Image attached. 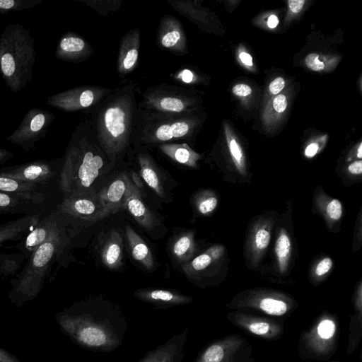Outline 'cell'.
Wrapping results in <instances>:
<instances>
[{
  "mask_svg": "<svg viewBox=\"0 0 362 362\" xmlns=\"http://www.w3.org/2000/svg\"><path fill=\"white\" fill-rule=\"evenodd\" d=\"M135 85L127 83L90 108L86 118L109 160L115 164L135 150L134 132L138 102Z\"/></svg>",
  "mask_w": 362,
  "mask_h": 362,
  "instance_id": "6da1fadb",
  "label": "cell"
},
{
  "mask_svg": "<svg viewBox=\"0 0 362 362\" xmlns=\"http://www.w3.org/2000/svg\"><path fill=\"white\" fill-rule=\"evenodd\" d=\"M63 317L64 326L73 339L92 351L116 350L127 330V321L121 308L103 298L81 302Z\"/></svg>",
  "mask_w": 362,
  "mask_h": 362,
  "instance_id": "7a4b0ae2",
  "label": "cell"
},
{
  "mask_svg": "<svg viewBox=\"0 0 362 362\" xmlns=\"http://www.w3.org/2000/svg\"><path fill=\"white\" fill-rule=\"evenodd\" d=\"M35 59L30 30L20 23L6 26L0 35V75L11 91L19 93L31 81Z\"/></svg>",
  "mask_w": 362,
  "mask_h": 362,
  "instance_id": "3957f363",
  "label": "cell"
},
{
  "mask_svg": "<svg viewBox=\"0 0 362 362\" xmlns=\"http://www.w3.org/2000/svg\"><path fill=\"white\" fill-rule=\"evenodd\" d=\"M139 104V103H138ZM198 110L167 113L146 110L138 105L134 132L135 150L177 141H189L200 124Z\"/></svg>",
  "mask_w": 362,
  "mask_h": 362,
  "instance_id": "277c9868",
  "label": "cell"
},
{
  "mask_svg": "<svg viewBox=\"0 0 362 362\" xmlns=\"http://www.w3.org/2000/svg\"><path fill=\"white\" fill-rule=\"evenodd\" d=\"M72 134L76 138L78 153L69 194L92 189L93 182L104 168L114 165L100 148L86 119L77 125Z\"/></svg>",
  "mask_w": 362,
  "mask_h": 362,
  "instance_id": "5b68a950",
  "label": "cell"
},
{
  "mask_svg": "<svg viewBox=\"0 0 362 362\" xmlns=\"http://www.w3.org/2000/svg\"><path fill=\"white\" fill-rule=\"evenodd\" d=\"M67 243L63 218L48 239L28 258L21 272L17 276L16 291L26 296L37 292L49 268L62 254Z\"/></svg>",
  "mask_w": 362,
  "mask_h": 362,
  "instance_id": "8992f818",
  "label": "cell"
},
{
  "mask_svg": "<svg viewBox=\"0 0 362 362\" xmlns=\"http://www.w3.org/2000/svg\"><path fill=\"white\" fill-rule=\"evenodd\" d=\"M199 98L187 87L160 83L147 88L139 106L144 110L167 113L197 111Z\"/></svg>",
  "mask_w": 362,
  "mask_h": 362,
  "instance_id": "52a82bcc",
  "label": "cell"
},
{
  "mask_svg": "<svg viewBox=\"0 0 362 362\" xmlns=\"http://www.w3.org/2000/svg\"><path fill=\"white\" fill-rule=\"evenodd\" d=\"M54 119V115L52 112L32 107L25 113L15 131L6 138V141L28 152L35 148L37 142L45 138Z\"/></svg>",
  "mask_w": 362,
  "mask_h": 362,
  "instance_id": "ba28073f",
  "label": "cell"
},
{
  "mask_svg": "<svg viewBox=\"0 0 362 362\" xmlns=\"http://www.w3.org/2000/svg\"><path fill=\"white\" fill-rule=\"evenodd\" d=\"M112 90L98 86H80L49 96L47 104L65 112L89 110Z\"/></svg>",
  "mask_w": 362,
  "mask_h": 362,
  "instance_id": "9c48e42d",
  "label": "cell"
},
{
  "mask_svg": "<svg viewBox=\"0 0 362 362\" xmlns=\"http://www.w3.org/2000/svg\"><path fill=\"white\" fill-rule=\"evenodd\" d=\"M57 211L63 218L86 222H96L103 219V207L98 192L94 189L64 194Z\"/></svg>",
  "mask_w": 362,
  "mask_h": 362,
  "instance_id": "30bf717a",
  "label": "cell"
},
{
  "mask_svg": "<svg viewBox=\"0 0 362 362\" xmlns=\"http://www.w3.org/2000/svg\"><path fill=\"white\" fill-rule=\"evenodd\" d=\"M157 45L177 55H184L188 52L187 37L181 22L175 16L164 15L160 21Z\"/></svg>",
  "mask_w": 362,
  "mask_h": 362,
  "instance_id": "8fae6325",
  "label": "cell"
},
{
  "mask_svg": "<svg viewBox=\"0 0 362 362\" xmlns=\"http://www.w3.org/2000/svg\"><path fill=\"white\" fill-rule=\"evenodd\" d=\"M54 163L47 160H37L0 170V175L16 180L45 184L54 175Z\"/></svg>",
  "mask_w": 362,
  "mask_h": 362,
  "instance_id": "7c38bea8",
  "label": "cell"
},
{
  "mask_svg": "<svg viewBox=\"0 0 362 362\" xmlns=\"http://www.w3.org/2000/svg\"><path fill=\"white\" fill-rule=\"evenodd\" d=\"M130 181L125 173H122L98 192L103 207V218L119 211L124 210V202Z\"/></svg>",
  "mask_w": 362,
  "mask_h": 362,
  "instance_id": "4fadbf2b",
  "label": "cell"
},
{
  "mask_svg": "<svg viewBox=\"0 0 362 362\" xmlns=\"http://www.w3.org/2000/svg\"><path fill=\"white\" fill-rule=\"evenodd\" d=\"M93 54L90 44L81 35L68 31L60 38L54 57L62 61L71 63H80L88 59Z\"/></svg>",
  "mask_w": 362,
  "mask_h": 362,
  "instance_id": "5bb4252c",
  "label": "cell"
},
{
  "mask_svg": "<svg viewBox=\"0 0 362 362\" xmlns=\"http://www.w3.org/2000/svg\"><path fill=\"white\" fill-rule=\"evenodd\" d=\"M63 219L57 211H52L24 237L23 240L17 245V248L23 254L25 258L30 256L43 244Z\"/></svg>",
  "mask_w": 362,
  "mask_h": 362,
  "instance_id": "9a60e30c",
  "label": "cell"
},
{
  "mask_svg": "<svg viewBox=\"0 0 362 362\" xmlns=\"http://www.w3.org/2000/svg\"><path fill=\"white\" fill-rule=\"evenodd\" d=\"M140 48V30L136 28L128 31L122 38L117 61V71L126 76L137 66Z\"/></svg>",
  "mask_w": 362,
  "mask_h": 362,
  "instance_id": "2e32d148",
  "label": "cell"
},
{
  "mask_svg": "<svg viewBox=\"0 0 362 362\" xmlns=\"http://www.w3.org/2000/svg\"><path fill=\"white\" fill-rule=\"evenodd\" d=\"M187 338L185 329L170 337L164 344L149 351L137 362H181Z\"/></svg>",
  "mask_w": 362,
  "mask_h": 362,
  "instance_id": "e0dca14e",
  "label": "cell"
},
{
  "mask_svg": "<svg viewBox=\"0 0 362 362\" xmlns=\"http://www.w3.org/2000/svg\"><path fill=\"white\" fill-rule=\"evenodd\" d=\"M134 296L143 302L161 309L187 305L193 301L192 297L170 289L141 288L136 290Z\"/></svg>",
  "mask_w": 362,
  "mask_h": 362,
  "instance_id": "ac0fdd59",
  "label": "cell"
},
{
  "mask_svg": "<svg viewBox=\"0 0 362 362\" xmlns=\"http://www.w3.org/2000/svg\"><path fill=\"white\" fill-rule=\"evenodd\" d=\"M124 209L147 230H152L160 224L154 214L144 203L139 189L131 181L125 199Z\"/></svg>",
  "mask_w": 362,
  "mask_h": 362,
  "instance_id": "d6986e66",
  "label": "cell"
},
{
  "mask_svg": "<svg viewBox=\"0 0 362 362\" xmlns=\"http://www.w3.org/2000/svg\"><path fill=\"white\" fill-rule=\"evenodd\" d=\"M45 199L42 193L0 192V211L6 213H24L32 205L42 203Z\"/></svg>",
  "mask_w": 362,
  "mask_h": 362,
  "instance_id": "ffe728a7",
  "label": "cell"
},
{
  "mask_svg": "<svg viewBox=\"0 0 362 362\" xmlns=\"http://www.w3.org/2000/svg\"><path fill=\"white\" fill-rule=\"evenodd\" d=\"M136 159L140 168V175L146 183L158 197L165 198V192L160 172L144 147L139 146L136 149Z\"/></svg>",
  "mask_w": 362,
  "mask_h": 362,
  "instance_id": "44dd1931",
  "label": "cell"
},
{
  "mask_svg": "<svg viewBox=\"0 0 362 362\" xmlns=\"http://www.w3.org/2000/svg\"><path fill=\"white\" fill-rule=\"evenodd\" d=\"M40 214H26L0 225V247L8 241L22 239L40 222Z\"/></svg>",
  "mask_w": 362,
  "mask_h": 362,
  "instance_id": "7402d4cb",
  "label": "cell"
},
{
  "mask_svg": "<svg viewBox=\"0 0 362 362\" xmlns=\"http://www.w3.org/2000/svg\"><path fill=\"white\" fill-rule=\"evenodd\" d=\"M100 259L109 269L122 267L123 258V237L119 232L112 229L107 233L100 250Z\"/></svg>",
  "mask_w": 362,
  "mask_h": 362,
  "instance_id": "603a6c76",
  "label": "cell"
},
{
  "mask_svg": "<svg viewBox=\"0 0 362 362\" xmlns=\"http://www.w3.org/2000/svg\"><path fill=\"white\" fill-rule=\"evenodd\" d=\"M125 233L132 258L146 270L153 271L156 268V261L151 249L145 241L129 226H126Z\"/></svg>",
  "mask_w": 362,
  "mask_h": 362,
  "instance_id": "cb8c5ba5",
  "label": "cell"
},
{
  "mask_svg": "<svg viewBox=\"0 0 362 362\" xmlns=\"http://www.w3.org/2000/svg\"><path fill=\"white\" fill-rule=\"evenodd\" d=\"M78 153V146L75 136L72 134L63 159L59 179V186L64 194L71 192Z\"/></svg>",
  "mask_w": 362,
  "mask_h": 362,
  "instance_id": "d4e9b609",
  "label": "cell"
},
{
  "mask_svg": "<svg viewBox=\"0 0 362 362\" xmlns=\"http://www.w3.org/2000/svg\"><path fill=\"white\" fill-rule=\"evenodd\" d=\"M158 147L173 161L191 168H196L197 162L201 158L186 142L165 143Z\"/></svg>",
  "mask_w": 362,
  "mask_h": 362,
  "instance_id": "484cf974",
  "label": "cell"
},
{
  "mask_svg": "<svg viewBox=\"0 0 362 362\" xmlns=\"http://www.w3.org/2000/svg\"><path fill=\"white\" fill-rule=\"evenodd\" d=\"M195 248L194 235L190 231H185L177 235L170 247L173 258L182 265L192 259Z\"/></svg>",
  "mask_w": 362,
  "mask_h": 362,
  "instance_id": "4316f807",
  "label": "cell"
},
{
  "mask_svg": "<svg viewBox=\"0 0 362 362\" xmlns=\"http://www.w3.org/2000/svg\"><path fill=\"white\" fill-rule=\"evenodd\" d=\"M220 254V249L218 247H211L206 252L182 265L183 272L187 276L192 279L195 274L206 269L214 259L219 257Z\"/></svg>",
  "mask_w": 362,
  "mask_h": 362,
  "instance_id": "83f0119b",
  "label": "cell"
},
{
  "mask_svg": "<svg viewBox=\"0 0 362 362\" xmlns=\"http://www.w3.org/2000/svg\"><path fill=\"white\" fill-rule=\"evenodd\" d=\"M25 256L21 252L4 254L0 252V275L13 276L21 268Z\"/></svg>",
  "mask_w": 362,
  "mask_h": 362,
  "instance_id": "f1b7e54d",
  "label": "cell"
},
{
  "mask_svg": "<svg viewBox=\"0 0 362 362\" xmlns=\"http://www.w3.org/2000/svg\"><path fill=\"white\" fill-rule=\"evenodd\" d=\"M37 185L16 180L0 175V192H35Z\"/></svg>",
  "mask_w": 362,
  "mask_h": 362,
  "instance_id": "f546056e",
  "label": "cell"
},
{
  "mask_svg": "<svg viewBox=\"0 0 362 362\" xmlns=\"http://www.w3.org/2000/svg\"><path fill=\"white\" fill-rule=\"evenodd\" d=\"M42 0H0V14L5 15L9 12H18L37 7Z\"/></svg>",
  "mask_w": 362,
  "mask_h": 362,
  "instance_id": "4dcf8cb0",
  "label": "cell"
},
{
  "mask_svg": "<svg viewBox=\"0 0 362 362\" xmlns=\"http://www.w3.org/2000/svg\"><path fill=\"white\" fill-rule=\"evenodd\" d=\"M275 252L278 257L280 269L281 272H284L287 267V262L291 253L290 239L284 232L281 233L276 240Z\"/></svg>",
  "mask_w": 362,
  "mask_h": 362,
  "instance_id": "1f68e13d",
  "label": "cell"
},
{
  "mask_svg": "<svg viewBox=\"0 0 362 362\" xmlns=\"http://www.w3.org/2000/svg\"><path fill=\"white\" fill-rule=\"evenodd\" d=\"M259 308L265 313L280 316L286 313L288 309L287 304L281 300L266 298L259 302Z\"/></svg>",
  "mask_w": 362,
  "mask_h": 362,
  "instance_id": "d6a6232c",
  "label": "cell"
},
{
  "mask_svg": "<svg viewBox=\"0 0 362 362\" xmlns=\"http://www.w3.org/2000/svg\"><path fill=\"white\" fill-rule=\"evenodd\" d=\"M88 6H90L94 10L97 11L103 16H107L111 12H116L118 11L122 5V1L119 0H109V1H85L80 0Z\"/></svg>",
  "mask_w": 362,
  "mask_h": 362,
  "instance_id": "836d02e7",
  "label": "cell"
},
{
  "mask_svg": "<svg viewBox=\"0 0 362 362\" xmlns=\"http://www.w3.org/2000/svg\"><path fill=\"white\" fill-rule=\"evenodd\" d=\"M216 197L209 194H204L196 199V206L202 214H207L212 212L217 206Z\"/></svg>",
  "mask_w": 362,
  "mask_h": 362,
  "instance_id": "e575fe53",
  "label": "cell"
},
{
  "mask_svg": "<svg viewBox=\"0 0 362 362\" xmlns=\"http://www.w3.org/2000/svg\"><path fill=\"white\" fill-rule=\"evenodd\" d=\"M228 144L234 163L238 170L242 172L244 167V157L240 146L232 137L230 139L228 137Z\"/></svg>",
  "mask_w": 362,
  "mask_h": 362,
  "instance_id": "d590c367",
  "label": "cell"
},
{
  "mask_svg": "<svg viewBox=\"0 0 362 362\" xmlns=\"http://www.w3.org/2000/svg\"><path fill=\"white\" fill-rule=\"evenodd\" d=\"M173 79L183 84H194L198 80L196 73L189 68H182L173 75Z\"/></svg>",
  "mask_w": 362,
  "mask_h": 362,
  "instance_id": "8d00e7d4",
  "label": "cell"
},
{
  "mask_svg": "<svg viewBox=\"0 0 362 362\" xmlns=\"http://www.w3.org/2000/svg\"><path fill=\"white\" fill-rule=\"evenodd\" d=\"M318 335L325 339L332 338L335 332V324L331 320H324L321 321L317 326Z\"/></svg>",
  "mask_w": 362,
  "mask_h": 362,
  "instance_id": "74e56055",
  "label": "cell"
},
{
  "mask_svg": "<svg viewBox=\"0 0 362 362\" xmlns=\"http://www.w3.org/2000/svg\"><path fill=\"white\" fill-rule=\"evenodd\" d=\"M270 238V233L267 229H259L257 231L255 238L256 249L260 251L265 250L269 243Z\"/></svg>",
  "mask_w": 362,
  "mask_h": 362,
  "instance_id": "f35d334b",
  "label": "cell"
},
{
  "mask_svg": "<svg viewBox=\"0 0 362 362\" xmlns=\"http://www.w3.org/2000/svg\"><path fill=\"white\" fill-rule=\"evenodd\" d=\"M305 64L308 68L315 71H320L325 67L324 63L319 59V55L316 53L308 54L305 58Z\"/></svg>",
  "mask_w": 362,
  "mask_h": 362,
  "instance_id": "ab89813d",
  "label": "cell"
},
{
  "mask_svg": "<svg viewBox=\"0 0 362 362\" xmlns=\"http://www.w3.org/2000/svg\"><path fill=\"white\" fill-rule=\"evenodd\" d=\"M327 214L332 220H338L342 214L341 202L337 199L332 200L327 206Z\"/></svg>",
  "mask_w": 362,
  "mask_h": 362,
  "instance_id": "60d3db41",
  "label": "cell"
},
{
  "mask_svg": "<svg viewBox=\"0 0 362 362\" xmlns=\"http://www.w3.org/2000/svg\"><path fill=\"white\" fill-rule=\"evenodd\" d=\"M273 110L278 114L283 113L287 107V99L285 95L278 94L272 100Z\"/></svg>",
  "mask_w": 362,
  "mask_h": 362,
  "instance_id": "b9f144b4",
  "label": "cell"
},
{
  "mask_svg": "<svg viewBox=\"0 0 362 362\" xmlns=\"http://www.w3.org/2000/svg\"><path fill=\"white\" fill-rule=\"evenodd\" d=\"M269 329V325L265 322H253L248 325V329L256 335L266 334Z\"/></svg>",
  "mask_w": 362,
  "mask_h": 362,
  "instance_id": "7bdbcfd3",
  "label": "cell"
},
{
  "mask_svg": "<svg viewBox=\"0 0 362 362\" xmlns=\"http://www.w3.org/2000/svg\"><path fill=\"white\" fill-rule=\"evenodd\" d=\"M332 266V261L329 257L322 259L315 268V273L317 276H322L327 273Z\"/></svg>",
  "mask_w": 362,
  "mask_h": 362,
  "instance_id": "ee69618b",
  "label": "cell"
},
{
  "mask_svg": "<svg viewBox=\"0 0 362 362\" xmlns=\"http://www.w3.org/2000/svg\"><path fill=\"white\" fill-rule=\"evenodd\" d=\"M232 92L238 97H247L252 93V89L250 86L246 84H236L232 88Z\"/></svg>",
  "mask_w": 362,
  "mask_h": 362,
  "instance_id": "f6af8a7d",
  "label": "cell"
},
{
  "mask_svg": "<svg viewBox=\"0 0 362 362\" xmlns=\"http://www.w3.org/2000/svg\"><path fill=\"white\" fill-rule=\"evenodd\" d=\"M285 86V81L282 77H277L269 86V90L272 95H278Z\"/></svg>",
  "mask_w": 362,
  "mask_h": 362,
  "instance_id": "bcb514c9",
  "label": "cell"
},
{
  "mask_svg": "<svg viewBox=\"0 0 362 362\" xmlns=\"http://www.w3.org/2000/svg\"><path fill=\"white\" fill-rule=\"evenodd\" d=\"M289 9L292 13H299L305 4L304 0H289L288 1Z\"/></svg>",
  "mask_w": 362,
  "mask_h": 362,
  "instance_id": "7dc6e473",
  "label": "cell"
},
{
  "mask_svg": "<svg viewBox=\"0 0 362 362\" xmlns=\"http://www.w3.org/2000/svg\"><path fill=\"white\" fill-rule=\"evenodd\" d=\"M349 171L354 175H360L362 173V161L357 160L349 165Z\"/></svg>",
  "mask_w": 362,
  "mask_h": 362,
  "instance_id": "c3c4849f",
  "label": "cell"
},
{
  "mask_svg": "<svg viewBox=\"0 0 362 362\" xmlns=\"http://www.w3.org/2000/svg\"><path fill=\"white\" fill-rule=\"evenodd\" d=\"M318 148L319 146L317 143H312L309 144L305 150V156L308 158L313 157L317 153Z\"/></svg>",
  "mask_w": 362,
  "mask_h": 362,
  "instance_id": "681fc988",
  "label": "cell"
},
{
  "mask_svg": "<svg viewBox=\"0 0 362 362\" xmlns=\"http://www.w3.org/2000/svg\"><path fill=\"white\" fill-rule=\"evenodd\" d=\"M13 156V153L10 151L4 148H0V165L6 163L8 160L11 159Z\"/></svg>",
  "mask_w": 362,
  "mask_h": 362,
  "instance_id": "f907efd6",
  "label": "cell"
},
{
  "mask_svg": "<svg viewBox=\"0 0 362 362\" xmlns=\"http://www.w3.org/2000/svg\"><path fill=\"white\" fill-rule=\"evenodd\" d=\"M239 58L240 61L245 64L246 66H252V58L251 55L245 52H242L239 54Z\"/></svg>",
  "mask_w": 362,
  "mask_h": 362,
  "instance_id": "816d5d0a",
  "label": "cell"
},
{
  "mask_svg": "<svg viewBox=\"0 0 362 362\" xmlns=\"http://www.w3.org/2000/svg\"><path fill=\"white\" fill-rule=\"evenodd\" d=\"M131 177L133 180L132 183L137 189H139L143 187V182L141 180V178L139 177V175L136 172L132 171Z\"/></svg>",
  "mask_w": 362,
  "mask_h": 362,
  "instance_id": "f5cc1de1",
  "label": "cell"
},
{
  "mask_svg": "<svg viewBox=\"0 0 362 362\" xmlns=\"http://www.w3.org/2000/svg\"><path fill=\"white\" fill-rule=\"evenodd\" d=\"M279 23V19L275 15H271L267 21V25L270 28H274Z\"/></svg>",
  "mask_w": 362,
  "mask_h": 362,
  "instance_id": "db71d44e",
  "label": "cell"
},
{
  "mask_svg": "<svg viewBox=\"0 0 362 362\" xmlns=\"http://www.w3.org/2000/svg\"><path fill=\"white\" fill-rule=\"evenodd\" d=\"M357 157L358 158H362V144L361 143L359 144V146L358 148Z\"/></svg>",
  "mask_w": 362,
  "mask_h": 362,
  "instance_id": "11a10c76",
  "label": "cell"
},
{
  "mask_svg": "<svg viewBox=\"0 0 362 362\" xmlns=\"http://www.w3.org/2000/svg\"><path fill=\"white\" fill-rule=\"evenodd\" d=\"M0 214H2L1 211H0Z\"/></svg>",
  "mask_w": 362,
  "mask_h": 362,
  "instance_id": "9f6ffc18",
  "label": "cell"
}]
</instances>
